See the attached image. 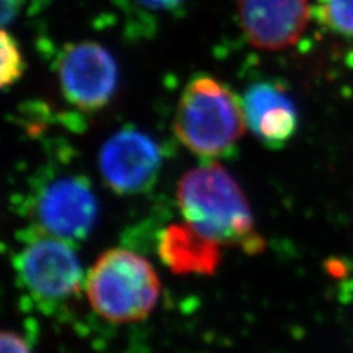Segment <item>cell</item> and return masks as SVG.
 I'll return each mask as SVG.
<instances>
[{
  "label": "cell",
  "instance_id": "cell-1",
  "mask_svg": "<svg viewBox=\"0 0 353 353\" xmlns=\"http://www.w3.org/2000/svg\"><path fill=\"white\" fill-rule=\"evenodd\" d=\"M176 201L185 223L221 246L237 248L246 255L265 249L245 193L221 165L208 163L185 172Z\"/></svg>",
  "mask_w": 353,
  "mask_h": 353
},
{
  "label": "cell",
  "instance_id": "cell-2",
  "mask_svg": "<svg viewBox=\"0 0 353 353\" xmlns=\"http://www.w3.org/2000/svg\"><path fill=\"white\" fill-rule=\"evenodd\" d=\"M84 293L96 315L112 324H134L157 307L162 285L153 265L130 249L103 252L88 270Z\"/></svg>",
  "mask_w": 353,
  "mask_h": 353
},
{
  "label": "cell",
  "instance_id": "cell-3",
  "mask_svg": "<svg viewBox=\"0 0 353 353\" xmlns=\"http://www.w3.org/2000/svg\"><path fill=\"white\" fill-rule=\"evenodd\" d=\"M237 96L211 75H196L185 85L175 114V136L199 158L211 161L234 153L245 131Z\"/></svg>",
  "mask_w": 353,
  "mask_h": 353
},
{
  "label": "cell",
  "instance_id": "cell-4",
  "mask_svg": "<svg viewBox=\"0 0 353 353\" xmlns=\"http://www.w3.org/2000/svg\"><path fill=\"white\" fill-rule=\"evenodd\" d=\"M18 241L12 265L19 285L36 306L53 311L81 294L85 275L71 241L32 225Z\"/></svg>",
  "mask_w": 353,
  "mask_h": 353
},
{
  "label": "cell",
  "instance_id": "cell-5",
  "mask_svg": "<svg viewBox=\"0 0 353 353\" xmlns=\"http://www.w3.org/2000/svg\"><path fill=\"white\" fill-rule=\"evenodd\" d=\"M22 205L32 227L71 243L88 237L99 214L92 183L79 172H43L31 183Z\"/></svg>",
  "mask_w": 353,
  "mask_h": 353
},
{
  "label": "cell",
  "instance_id": "cell-6",
  "mask_svg": "<svg viewBox=\"0 0 353 353\" xmlns=\"http://www.w3.org/2000/svg\"><path fill=\"white\" fill-rule=\"evenodd\" d=\"M57 65L61 90L72 106L96 112L115 96L118 66L112 54L101 44H68L58 54Z\"/></svg>",
  "mask_w": 353,
  "mask_h": 353
},
{
  "label": "cell",
  "instance_id": "cell-7",
  "mask_svg": "<svg viewBox=\"0 0 353 353\" xmlns=\"http://www.w3.org/2000/svg\"><path fill=\"white\" fill-rule=\"evenodd\" d=\"M163 162L158 143L143 131L123 128L110 137L99 154L105 183L118 194H140L157 183Z\"/></svg>",
  "mask_w": 353,
  "mask_h": 353
},
{
  "label": "cell",
  "instance_id": "cell-8",
  "mask_svg": "<svg viewBox=\"0 0 353 353\" xmlns=\"http://www.w3.org/2000/svg\"><path fill=\"white\" fill-rule=\"evenodd\" d=\"M237 8L248 40L262 50L293 46L311 18L307 0H239Z\"/></svg>",
  "mask_w": 353,
  "mask_h": 353
},
{
  "label": "cell",
  "instance_id": "cell-9",
  "mask_svg": "<svg viewBox=\"0 0 353 353\" xmlns=\"http://www.w3.org/2000/svg\"><path fill=\"white\" fill-rule=\"evenodd\" d=\"M243 112L248 128L262 145L281 149L297 130V109L293 99L279 83L252 84L243 97Z\"/></svg>",
  "mask_w": 353,
  "mask_h": 353
},
{
  "label": "cell",
  "instance_id": "cell-10",
  "mask_svg": "<svg viewBox=\"0 0 353 353\" xmlns=\"http://www.w3.org/2000/svg\"><path fill=\"white\" fill-rule=\"evenodd\" d=\"M219 248L189 223L171 224L158 237L162 262L179 275H212L221 261Z\"/></svg>",
  "mask_w": 353,
  "mask_h": 353
},
{
  "label": "cell",
  "instance_id": "cell-11",
  "mask_svg": "<svg viewBox=\"0 0 353 353\" xmlns=\"http://www.w3.org/2000/svg\"><path fill=\"white\" fill-rule=\"evenodd\" d=\"M314 15L330 32L353 40V0H318Z\"/></svg>",
  "mask_w": 353,
  "mask_h": 353
},
{
  "label": "cell",
  "instance_id": "cell-12",
  "mask_svg": "<svg viewBox=\"0 0 353 353\" xmlns=\"http://www.w3.org/2000/svg\"><path fill=\"white\" fill-rule=\"evenodd\" d=\"M2 75L0 84L3 88L15 84L24 74V57L18 41L6 30L2 31Z\"/></svg>",
  "mask_w": 353,
  "mask_h": 353
},
{
  "label": "cell",
  "instance_id": "cell-13",
  "mask_svg": "<svg viewBox=\"0 0 353 353\" xmlns=\"http://www.w3.org/2000/svg\"><path fill=\"white\" fill-rule=\"evenodd\" d=\"M130 9L145 15H165L180 10L185 0H124Z\"/></svg>",
  "mask_w": 353,
  "mask_h": 353
},
{
  "label": "cell",
  "instance_id": "cell-14",
  "mask_svg": "<svg viewBox=\"0 0 353 353\" xmlns=\"http://www.w3.org/2000/svg\"><path fill=\"white\" fill-rule=\"evenodd\" d=\"M0 353H32L27 339L15 330H3L0 337Z\"/></svg>",
  "mask_w": 353,
  "mask_h": 353
},
{
  "label": "cell",
  "instance_id": "cell-15",
  "mask_svg": "<svg viewBox=\"0 0 353 353\" xmlns=\"http://www.w3.org/2000/svg\"><path fill=\"white\" fill-rule=\"evenodd\" d=\"M22 0H2V24L8 26L19 14Z\"/></svg>",
  "mask_w": 353,
  "mask_h": 353
},
{
  "label": "cell",
  "instance_id": "cell-16",
  "mask_svg": "<svg viewBox=\"0 0 353 353\" xmlns=\"http://www.w3.org/2000/svg\"><path fill=\"white\" fill-rule=\"evenodd\" d=\"M48 2H50V0H31L32 9H39V8H41V6L46 5Z\"/></svg>",
  "mask_w": 353,
  "mask_h": 353
}]
</instances>
